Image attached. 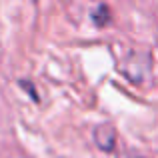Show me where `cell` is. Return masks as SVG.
I'll return each mask as SVG.
<instances>
[{
    "label": "cell",
    "mask_w": 158,
    "mask_h": 158,
    "mask_svg": "<svg viewBox=\"0 0 158 158\" xmlns=\"http://www.w3.org/2000/svg\"><path fill=\"white\" fill-rule=\"evenodd\" d=\"M94 142L100 150L112 152L116 148V130L112 124H100L94 128Z\"/></svg>",
    "instance_id": "cell-1"
},
{
    "label": "cell",
    "mask_w": 158,
    "mask_h": 158,
    "mask_svg": "<svg viewBox=\"0 0 158 158\" xmlns=\"http://www.w3.org/2000/svg\"><path fill=\"white\" fill-rule=\"evenodd\" d=\"M92 22L96 24V26H104V24L110 22V10H108L106 4H100V6H96L92 10Z\"/></svg>",
    "instance_id": "cell-2"
},
{
    "label": "cell",
    "mask_w": 158,
    "mask_h": 158,
    "mask_svg": "<svg viewBox=\"0 0 158 158\" xmlns=\"http://www.w3.org/2000/svg\"><path fill=\"white\" fill-rule=\"evenodd\" d=\"M136 158H140V156H136Z\"/></svg>",
    "instance_id": "cell-3"
}]
</instances>
